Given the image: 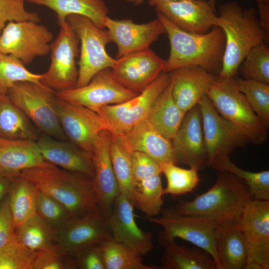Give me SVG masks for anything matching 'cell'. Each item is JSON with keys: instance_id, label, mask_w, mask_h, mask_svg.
Returning <instances> with one entry per match:
<instances>
[{"instance_id": "1", "label": "cell", "mask_w": 269, "mask_h": 269, "mask_svg": "<svg viewBox=\"0 0 269 269\" xmlns=\"http://www.w3.org/2000/svg\"><path fill=\"white\" fill-rule=\"evenodd\" d=\"M157 16L165 29L170 43L164 72L195 65L218 76L225 45V36L221 28L215 26L205 33H194L179 28L160 12H157Z\"/></svg>"}, {"instance_id": "2", "label": "cell", "mask_w": 269, "mask_h": 269, "mask_svg": "<svg viewBox=\"0 0 269 269\" xmlns=\"http://www.w3.org/2000/svg\"><path fill=\"white\" fill-rule=\"evenodd\" d=\"M217 26L225 36L220 77L236 78L239 67L255 46L269 42V34L262 27L254 8L243 9L237 2H229L219 7Z\"/></svg>"}, {"instance_id": "3", "label": "cell", "mask_w": 269, "mask_h": 269, "mask_svg": "<svg viewBox=\"0 0 269 269\" xmlns=\"http://www.w3.org/2000/svg\"><path fill=\"white\" fill-rule=\"evenodd\" d=\"M20 175L62 204L71 217L82 216L98 206L93 178L85 174L54 165L28 168Z\"/></svg>"}, {"instance_id": "4", "label": "cell", "mask_w": 269, "mask_h": 269, "mask_svg": "<svg viewBox=\"0 0 269 269\" xmlns=\"http://www.w3.org/2000/svg\"><path fill=\"white\" fill-rule=\"evenodd\" d=\"M253 199L243 179L233 173L220 171L216 182L208 191L171 208L181 214L209 218L218 224L237 221Z\"/></svg>"}, {"instance_id": "5", "label": "cell", "mask_w": 269, "mask_h": 269, "mask_svg": "<svg viewBox=\"0 0 269 269\" xmlns=\"http://www.w3.org/2000/svg\"><path fill=\"white\" fill-rule=\"evenodd\" d=\"M236 78L216 76L207 95L218 114L255 145L268 139V128L239 90Z\"/></svg>"}, {"instance_id": "6", "label": "cell", "mask_w": 269, "mask_h": 269, "mask_svg": "<svg viewBox=\"0 0 269 269\" xmlns=\"http://www.w3.org/2000/svg\"><path fill=\"white\" fill-rule=\"evenodd\" d=\"M6 95L41 132L67 139L58 116L56 92L40 82L23 81L14 83Z\"/></svg>"}, {"instance_id": "7", "label": "cell", "mask_w": 269, "mask_h": 269, "mask_svg": "<svg viewBox=\"0 0 269 269\" xmlns=\"http://www.w3.org/2000/svg\"><path fill=\"white\" fill-rule=\"evenodd\" d=\"M77 34L81 43L78 77L75 87L87 85L100 71L111 68L116 59L106 51L111 42L107 30L96 26L86 16L72 14L66 19Z\"/></svg>"}, {"instance_id": "8", "label": "cell", "mask_w": 269, "mask_h": 269, "mask_svg": "<svg viewBox=\"0 0 269 269\" xmlns=\"http://www.w3.org/2000/svg\"><path fill=\"white\" fill-rule=\"evenodd\" d=\"M160 213V217L146 218L163 228L158 238L162 246L176 238L188 241L208 252L215 261L217 269H221L216 251V222L205 217L181 214L171 208H162Z\"/></svg>"}, {"instance_id": "9", "label": "cell", "mask_w": 269, "mask_h": 269, "mask_svg": "<svg viewBox=\"0 0 269 269\" xmlns=\"http://www.w3.org/2000/svg\"><path fill=\"white\" fill-rule=\"evenodd\" d=\"M171 79V72H163L134 98L121 104L103 106L96 110L106 129L111 133L125 134L146 119L152 104L169 84Z\"/></svg>"}, {"instance_id": "10", "label": "cell", "mask_w": 269, "mask_h": 269, "mask_svg": "<svg viewBox=\"0 0 269 269\" xmlns=\"http://www.w3.org/2000/svg\"><path fill=\"white\" fill-rule=\"evenodd\" d=\"M60 31L50 44L51 63L40 82L56 92L76 87L78 69L76 58L79 53L80 40L66 20L58 24Z\"/></svg>"}, {"instance_id": "11", "label": "cell", "mask_w": 269, "mask_h": 269, "mask_svg": "<svg viewBox=\"0 0 269 269\" xmlns=\"http://www.w3.org/2000/svg\"><path fill=\"white\" fill-rule=\"evenodd\" d=\"M237 222L247 248L245 269H269V200L252 199Z\"/></svg>"}, {"instance_id": "12", "label": "cell", "mask_w": 269, "mask_h": 269, "mask_svg": "<svg viewBox=\"0 0 269 269\" xmlns=\"http://www.w3.org/2000/svg\"><path fill=\"white\" fill-rule=\"evenodd\" d=\"M53 39L48 28L32 21H9L0 35V53L11 55L24 65L50 51Z\"/></svg>"}, {"instance_id": "13", "label": "cell", "mask_w": 269, "mask_h": 269, "mask_svg": "<svg viewBox=\"0 0 269 269\" xmlns=\"http://www.w3.org/2000/svg\"><path fill=\"white\" fill-rule=\"evenodd\" d=\"M138 94L119 83L111 68L100 71L84 86L57 92L60 99L95 112L103 106L124 103Z\"/></svg>"}, {"instance_id": "14", "label": "cell", "mask_w": 269, "mask_h": 269, "mask_svg": "<svg viewBox=\"0 0 269 269\" xmlns=\"http://www.w3.org/2000/svg\"><path fill=\"white\" fill-rule=\"evenodd\" d=\"M55 237L61 252L71 256L87 246L113 238L98 206L82 216L69 218L55 232Z\"/></svg>"}, {"instance_id": "15", "label": "cell", "mask_w": 269, "mask_h": 269, "mask_svg": "<svg viewBox=\"0 0 269 269\" xmlns=\"http://www.w3.org/2000/svg\"><path fill=\"white\" fill-rule=\"evenodd\" d=\"M197 105L201 116L208 165L215 158L229 157L235 149L250 142L218 114L207 94Z\"/></svg>"}, {"instance_id": "16", "label": "cell", "mask_w": 269, "mask_h": 269, "mask_svg": "<svg viewBox=\"0 0 269 269\" xmlns=\"http://www.w3.org/2000/svg\"><path fill=\"white\" fill-rule=\"evenodd\" d=\"M165 63L148 48L117 58L111 69L119 83L139 94L164 72Z\"/></svg>"}, {"instance_id": "17", "label": "cell", "mask_w": 269, "mask_h": 269, "mask_svg": "<svg viewBox=\"0 0 269 269\" xmlns=\"http://www.w3.org/2000/svg\"><path fill=\"white\" fill-rule=\"evenodd\" d=\"M134 208L130 200L120 194L115 199L112 212L106 221L115 241L142 257L153 249L152 235L137 225Z\"/></svg>"}, {"instance_id": "18", "label": "cell", "mask_w": 269, "mask_h": 269, "mask_svg": "<svg viewBox=\"0 0 269 269\" xmlns=\"http://www.w3.org/2000/svg\"><path fill=\"white\" fill-rule=\"evenodd\" d=\"M57 113L67 139L80 148L92 153L97 135L106 129L100 115L86 107L71 104L59 98Z\"/></svg>"}, {"instance_id": "19", "label": "cell", "mask_w": 269, "mask_h": 269, "mask_svg": "<svg viewBox=\"0 0 269 269\" xmlns=\"http://www.w3.org/2000/svg\"><path fill=\"white\" fill-rule=\"evenodd\" d=\"M172 140L176 163L188 165L197 171L208 165L202 119L198 105L186 113Z\"/></svg>"}, {"instance_id": "20", "label": "cell", "mask_w": 269, "mask_h": 269, "mask_svg": "<svg viewBox=\"0 0 269 269\" xmlns=\"http://www.w3.org/2000/svg\"><path fill=\"white\" fill-rule=\"evenodd\" d=\"M105 26L111 42L117 46V58L148 48L161 35L166 34L165 29L158 18L147 23L137 24L129 19L117 20L107 16Z\"/></svg>"}, {"instance_id": "21", "label": "cell", "mask_w": 269, "mask_h": 269, "mask_svg": "<svg viewBox=\"0 0 269 269\" xmlns=\"http://www.w3.org/2000/svg\"><path fill=\"white\" fill-rule=\"evenodd\" d=\"M110 143V133L104 129L97 135L92 152L97 205L105 218L110 215L114 202L120 194L111 162Z\"/></svg>"}, {"instance_id": "22", "label": "cell", "mask_w": 269, "mask_h": 269, "mask_svg": "<svg viewBox=\"0 0 269 269\" xmlns=\"http://www.w3.org/2000/svg\"><path fill=\"white\" fill-rule=\"evenodd\" d=\"M157 12L184 31L198 34L208 32L217 26L218 15L215 6L207 0H183L160 3Z\"/></svg>"}, {"instance_id": "23", "label": "cell", "mask_w": 269, "mask_h": 269, "mask_svg": "<svg viewBox=\"0 0 269 269\" xmlns=\"http://www.w3.org/2000/svg\"><path fill=\"white\" fill-rule=\"evenodd\" d=\"M36 141L42 157L48 162L93 178L95 170L91 152L80 148L68 139H58L44 134Z\"/></svg>"}, {"instance_id": "24", "label": "cell", "mask_w": 269, "mask_h": 269, "mask_svg": "<svg viewBox=\"0 0 269 269\" xmlns=\"http://www.w3.org/2000/svg\"><path fill=\"white\" fill-rule=\"evenodd\" d=\"M171 75L173 100L185 114L207 94L216 77L203 68L195 65L176 69L171 71Z\"/></svg>"}, {"instance_id": "25", "label": "cell", "mask_w": 269, "mask_h": 269, "mask_svg": "<svg viewBox=\"0 0 269 269\" xmlns=\"http://www.w3.org/2000/svg\"><path fill=\"white\" fill-rule=\"evenodd\" d=\"M54 165L44 160L35 140L0 137V175L15 178L28 168Z\"/></svg>"}, {"instance_id": "26", "label": "cell", "mask_w": 269, "mask_h": 269, "mask_svg": "<svg viewBox=\"0 0 269 269\" xmlns=\"http://www.w3.org/2000/svg\"><path fill=\"white\" fill-rule=\"evenodd\" d=\"M125 136L133 151L149 155L160 166L176 164L172 144L145 119L125 134Z\"/></svg>"}, {"instance_id": "27", "label": "cell", "mask_w": 269, "mask_h": 269, "mask_svg": "<svg viewBox=\"0 0 269 269\" xmlns=\"http://www.w3.org/2000/svg\"><path fill=\"white\" fill-rule=\"evenodd\" d=\"M215 237L221 269H245L247 251L237 221L217 224Z\"/></svg>"}, {"instance_id": "28", "label": "cell", "mask_w": 269, "mask_h": 269, "mask_svg": "<svg viewBox=\"0 0 269 269\" xmlns=\"http://www.w3.org/2000/svg\"><path fill=\"white\" fill-rule=\"evenodd\" d=\"M29 3L43 5L56 14L57 23L66 21L72 14L89 18L96 26L105 28V22L109 12L103 0H26Z\"/></svg>"}, {"instance_id": "29", "label": "cell", "mask_w": 269, "mask_h": 269, "mask_svg": "<svg viewBox=\"0 0 269 269\" xmlns=\"http://www.w3.org/2000/svg\"><path fill=\"white\" fill-rule=\"evenodd\" d=\"M41 134V132L6 94L0 93V137L36 141Z\"/></svg>"}, {"instance_id": "30", "label": "cell", "mask_w": 269, "mask_h": 269, "mask_svg": "<svg viewBox=\"0 0 269 269\" xmlns=\"http://www.w3.org/2000/svg\"><path fill=\"white\" fill-rule=\"evenodd\" d=\"M185 115L173 100L170 81L152 104L147 119L162 135L172 140Z\"/></svg>"}, {"instance_id": "31", "label": "cell", "mask_w": 269, "mask_h": 269, "mask_svg": "<svg viewBox=\"0 0 269 269\" xmlns=\"http://www.w3.org/2000/svg\"><path fill=\"white\" fill-rule=\"evenodd\" d=\"M165 247L161 258L164 269H217L212 257L200 248H188L178 245L175 240L163 245Z\"/></svg>"}, {"instance_id": "32", "label": "cell", "mask_w": 269, "mask_h": 269, "mask_svg": "<svg viewBox=\"0 0 269 269\" xmlns=\"http://www.w3.org/2000/svg\"><path fill=\"white\" fill-rule=\"evenodd\" d=\"M133 151L124 134L110 133V153L120 194L128 198L131 202L134 182L132 164Z\"/></svg>"}, {"instance_id": "33", "label": "cell", "mask_w": 269, "mask_h": 269, "mask_svg": "<svg viewBox=\"0 0 269 269\" xmlns=\"http://www.w3.org/2000/svg\"><path fill=\"white\" fill-rule=\"evenodd\" d=\"M38 193V189L20 175L12 182L7 195L15 229L36 214Z\"/></svg>"}, {"instance_id": "34", "label": "cell", "mask_w": 269, "mask_h": 269, "mask_svg": "<svg viewBox=\"0 0 269 269\" xmlns=\"http://www.w3.org/2000/svg\"><path fill=\"white\" fill-rule=\"evenodd\" d=\"M160 175L133 182L132 203L146 217H156L162 209L164 194Z\"/></svg>"}, {"instance_id": "35", "label": "cell", "mask_w": 269, "mask_h": 269, "mask_svg": "<svg viewBox=\"0 0 269 269\" xmlns=\"http://www.w3.org/2000/svg\"><path fill=\"white\" fill-rule=\"evenodd\" d=\"M15 233L17 241L33 252L56 244L55 232L37 214L15 228Z\"/></svg>"}, {"instance_id": "36", "label": "cell", "mask_w": 269, "mask_h": 269, "mask_svg": "<svg viewBox=\"0 0 269 269\" xmlns=\"http://www.w3.org/2000/svg\"><path fill=\"white\" fill-rule=\"evenodd\" d=\"M219 171L229 172L243 179L254 199L269 200V171L253 172L238 167L229 157H217L209 165Z\"/></svg>"}, {"instance_id": "37", "label": "cell", "mask_w": 269, "mask_h": 269, "mask_svg": "<svg viewBox=\"0 0 269 269\" xmlns=\"http://www.w3.org/2000/svg\"><path fill=\"white\" fill-rule=\"evenodd\" d=\"M106 269H159L145 265L136 254L113 238L99 244Z\"/></svg>"}, {"instance_id": "38", "label": "cell", "mask_w": 269, "mask_h": 269, "mask_svg": "<svg viewBox=\"0 0 269 269\" xmlns=\"http://www.w3.org/2000/svg\"><path fill=\"white\" fill-rule=\"evenodd\" d=\"M239 90L246 97L251 108L268 127L269 126V84L236 77Z\"/></svg>"}, {"instance_id": "39", "label": "cell", "mask_w": 269, "mask_h": 269, "mask_svg": "<svg viewBox=\"0 0 269 269\" xmlns=\"http://www.w3.org/2000/svg\"><path fill=\"white\" fill-rule=\"evenodd\" d=\"M238 75L269 84V49L264 43L254 47L240 64Z\"/></svg>"}, {"instance_id": "40", "label": "cell", "mask_w": 269, "mask_h": 269, "mask_svg": "<svg viewBox=\"0 0 269 269\" xmlns=\"http://www.w3.org/2000/svg\"><path fill=\"white\" fill-rule=\"evenodd\" d=\"M42 74L31 72L18 59L0 53V93L6 94L8 89L17 82L29 81L40 83Z\"/></svg>"}, {"instance_id": "41", "label": "cell", "mask_w": 269, "mask_h": 269, "mask_svg": "<svg viewBox=\"0 0 269 269\" xmlns=\"http://www.w3.org/2000/svg\"><path fill=\"white\" fill-rule=\"evenodd\" d=\"M161 168L167 180V185L163 190L164 195L178 196L190 192L200 181L198 171L194 169L182 168L172 163L163 164Z\"/></svg>"}, {"instance_id": "42", "label": "cell", "mask_w": 269, "mask_h": 269, "mask_svg": "<svg viewBox=\"0 0 269 269\" xmlns=\"http://www.w3.org/2000/svg\"><path fill=\"white\" fill-rule=\"evenodd\" d=\"M36 214L55 233L70 217L67 209L52 196L38 190Z\"/></svg>"}, {"instance_id": "43", "label": "cell", "mask_w": 269, "mask_h": 269, "mask_svg": "<svg viewBox=\"0 0 269 269\" xmlns=\"http://www.w3.org/2000/svg\"><path fill=\"white\" fill-rule=\"evenodd\" d=\"M36 254L17 240L0 250V269H32Z\"/></svg>"}, {"instance_id": "44", "label": "cell", "mask_w": 269, "mask_h": 269, "mask_svg": "<svg viewBox=\"0 0 269 269\" xmlns=\"http://www.w3.org/2000/svg\"><path fill=\"white\" fill-rule=\"evenodd\" d=\"M74 258L64 255L57 244L38 252L33 264L32 269H77Z\"/></svg>"}, {"instance_id": "45", "label": "cell", "mask_w": 269, "mask_h": 269, "mask_svg": "<svg viewBox=\"0 0 269 269\" xmlns=\"http://www.w3.org/2000/svg\"><path fill=\"white\" fill-rule=\"evenodd\" d=\"M26 20L38 23L40 18L37 12L26 10L23 1L0 0V35L7 22Z\"/></svg>"}, {"instance_id": "46", "label": "cell", "mask_w": 269, "mask_h": 269, "mask_svg": "<svg viewBox=\"0 0 269 269\" xmlns=\"http://www.w3.org/2000/svg\"><path fill=\"white\" fill-rule=\"evenodd\" d=\"M132 164L134 180H140L162 173L160 165L146 154L133 151Z\"/></svg>"}, {"instance_id": "47", "label": "cell", "mask_w": 269, "mask_h": 269, "mask_svg": "<svg viewBox=\"0 0 269 269\" xmlns=\"http://www.w3.org/2000/svg\"><path fill=\"white\" fill-rule=\"evenodd\" d=\"M16 241L7 194L0 205V250Z\"/></svg>"}, {"instance_id": "48", "label": "cell", "mask_w": 269, "mask_h": 269, "mask_svg": "<svg viewBox=\"0 0 269 269\" xmlns=\"http://www.w3.org/2000/svg\"><path fill=\"white\" fill-rule=\"evenodd\" d=\"M81 269H106L99 244L87 246L72 256Z\"/></svg>"}, {"instance_id": "49", "label": "cell", "mask_w": 269, "mask_h": 269, "mask_svg": "<svg viewBox=\"0 0 269 269\" xmlns=\"http://www.w3.org/2000/svg\"><path fill=\"white\" fill-rule=\"evenodd\" d=\"M14 178L0 175V205L8 193L10 185Z\"/></svg>"}, {"instance_id": "50", "label": "cell", "mask_w": 269, "mask_h": 269, "mask_svg": "<svg viewBox=\"0 0 269 269\" xmlns=\"http://www.w3.org/2000/svg\"><path fill=\"white\" fill-rule=\"evenodd\" d=\"M209 1L215 6L216 0H208ZM258 8L269 7V0H256Z\"/></svg>"}, {"instance_id": "51", "label": "cell", "mask_w": 269, "mask_h": 269, "mask_svg": "<svg viewBox=\"0 0 269 269\" xmlns=\"http://www.w3.org/2000/svg\"><path fill=\"white\" fill-rule=\"evenodd\" d=\"M180 0H148V2L151 6H155L160 3L175 2Z\"/></svg>"}, {"instance_id": "52", "label": "cell", "mask_w": 269, "mask_h": 269, "mask_svg": "<svg viewBox=\"0 0 269 269\" xmlns=\"http://www.w3.org/2000/svg\"><path fill=\"white\" fill-rule=\"evenodd\" d=\"M126 1L133 3L135 5L141 4L144 0H125Z\"/></svg>"}, {"instance_id": "53", "label": "cell", "mask_w": 269, "mask_h": 269, "mask_svg": "<svg viewBox=\"0 0 269 269\" xmlns=\"http://www.w3.org/2000/svg\"><path fill=\"white\" fill-rule=\"evenodd\" d=\"M18 0V1H24V0Z\"/></svg>"}]
</instances>
